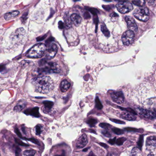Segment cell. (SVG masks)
<instances>
[{"mask_svg": "<svg viewBox=\"0 0 156 156\" xmlns=\"http://www.w3.org/2000/svg\"><path fill=\"white\" fill-rule=\"evenodd\" d=\"M32 82L35 87V91L41 94H48L54 87L53 82L49 76L36 77L33 79Z\"/></svg>", "mask_w": 156, "mask_h": 156, "instance_id": "obj_1", "label": "cell"}, {"mask_svg": "<svg viewBox=\"0 0 156 156\" xmlns=\"http://www.w3.org/2000/svg\"><path fill=\"white\" fill-rule=\"evenodd\" d=\"M46 46L44 44H38L33 46L26 53V56L30 58H41L46 51Z\"/></svg>", "mask_w": 156, "mask_h": 156, "instance_id": "obj_2", "label": "cell"}, {"mask_svg": "<svg viewBox=\"0 0 156 156\" xmlns=\"http://www.w3.org/2000/svg\"><path fill=\"white\" fill-rule=\"evenodd\" d=\"M26 31L23 28L17 29L10 35L11 41L15 45L21 44L26 37Z\"/></svg>", "mask_w": 156, "mask_h": 156, "instance_id": "obj_3", "label": "cell"}, {"mask_svg": "<svg viewBox=\"0 0 156 156\" xmlns=\"http://www.w3.org/2000/svg\"><path fill=\"white\" fill-rule=\"evenodd\" d=\"M133 15L139 20L147 22L149 18V11L146 7H140L135 9Z\"/></svg>", "mask_w": 156, "mask_h": 156, "instance_id": "obj_4", "label": "cell"}, {"mask_svg": "<svg viewBox=\"0 0 156 156\" xmlns=\"http://www.w3.org/2000/svg\"><path fill=\"white\" fill-rule=\"evenodd\" d=\"M118 11L122 14L128 13L133 10L132 4L129 2H120L116 4Z\"/></svg>", "mask_w": 156, "mask_h": 156, "instance_id": "obj_5", "label": "cell"}, {"mask_svg": "<svg viewBox=\"0 0 156 156\" xmlns=\"http://www.w3.org/2000/svg\"><path fill=\"white\" fill-rule=\"evenodd\" d=\"M41 72L45 74L51 73H58L60 72L59 66L55 63H49L46 65L42 67Z\"/></svg>", "mask_w": 156, "mask_h": 156, "instance_id": "obj_6", "label": "cell"}, {"mask_svg": "<svg viewBox=\"0 0 156 156\" xmlns=\"http://www.w3.org/2000/svg\"><path fill=\"white\" fill-rule=\"evenodd\" d=\"M135 36V33L132 31L129 30L125 32L123 34L121 38L123 44L127 46L132 44L134 41Z\"/></svg>", "mask_w": 156, "mask_h": 156, "instance_id": "obj_7", "label": "cell"}, {"mask_svg": "<svg viewBox=\"0 0 156 156\" xmlns=\"http://www.w3.org/2000/svg\"><path fill=\"white\" fill-rule=\"evenodd\" d=\"M137 112L144 117L148 119H154L156 117V112L154 110H148L142 108H136Z\"/></svg>", "mask_w": 156, "mask_h": 156, "instance_id": "obj_8", "label": "cell"}, {"mask_svg": "<svg viewBox=\"0 0 156 156\" xmlns=\"http://www.w3.org/2000/svg\"><path fill=\"white\" fill-rule=\"evenodd\" d=\"M57 45L55 44L52 43L51 46L48 48L46 51L45 54V57L46 59L48 60H51L55 56V55L57 52Z\"/></svg>", "mask_w": 156, "mask_h": 156, "instance_id": "obj_9", "label": "cell"}, {"mask_svg": "<svg viewBox=\"0 0 156 156\" xmlns=\"http://www.w3.org/2000/svg\"><path fill=\"white\" fill-rule=\"evenodd\" d=\"M112 100L118 104H122L125 101L124 94L121 92H113L111 94Z\"/></svg>", "mask_w": 156, "mask_h": 156, "instance_id": "obj_10", "label": "cell"}, {"mask_svg": "<svg viewBox=\"0 0 156 156\" xmlns=\"http://www.w3.org/2000/svg\"><path fill=\"white\" fill-rule=\"evenodd\" d=\"M125 20L126 22L127 27L129 30L136 32L137 31V26L136 24L135 21L134 19L129 16H126L125 17Z\"/></svg>", "mask_w": 156, "mask_h": 156, "instance_id": "obj_11", "label": "cell"}, {"mask_svg": "<svg viewBox=\"0 0 156 156\" xmlns=\"http://www.w3.org/2000/svg\"><path fill=\"white\" fill-rule=\"evenodd\" d=\"M87 143H88V139H87V136L86 134H83L77 140L76 143V147L78 149L83 148L86 146Z\"/></svg>", "mask_w": 156, "mask_h": 156, "instance_id": "obj_12", "label": "cell"}, {"mask_svg": "<svg viewBox=\"0 0 156 156\" xmlns=\"http://www.w3.org/2000/svg\"><path fill=\"white\" fill-rule=\"evenodd\" d=\"M146 146L147 149L151 150L156 147V137L151 136L147 139Z\"/></svg>", "mask_w": 156, "mask_h": 156, "instance_id": "obj_13", "label": "cell"}, {"mask_svg": "<svg viewBox=\"0 0 156 156\" xmlns=\"http://www.w3.org/2000/svg\"><path fill=\"white\" fill-rule=\"evenodd\" d=\"M24 113L27 115H30L35 117H39L40 113H39V108L38 107H35L33 108H30L25 110Z\"/></svg>", "mask_w": 156, "mask_h": 156, "instance_id": "obj_14", "label": "cell"}, {"mask_svg": "<svg viewBox=\"0 0 156 156\" xmlns=\"http://www.w3.org/2000/svg\"><path fill=\"white\" fill-rule=\"evenodd\" d=\"M71 21L76 26H78L82 22V19L81 16L76 13H74L71 16Z\"/></svg>", "mask_w": 156, "mask_h": 156, "instance_id": "obj_15", "label": "cell"}, {"mask_svg": "<svg viewBox=\"0 0 156 156\" xmlns=\"http://www.w3.org/2000/svg\"><path fill=\"white\" fill-rule=\"evenodd\" d=\"M120 117L129 121H133L136 119V116L135 115L128 112H123L120 115Z\"/></svg>", "mask_w": 156, "mask_h": 156, "instance_id": "obj_16", "label": "cell"}, {"mask_svg": "<svg viewBox=\"0 0 156 156\" xmlns=\"http://www.w3.org/2000/svg\"><path fill=\"white\" fill-rule=\"evenodd\" d=\"M20 14V12L18 11H12V12H8L4 15V19L6 20H9L17 17Z\"/></svg>", "mask_w": 156, "mask_h": 156, "instance_id": "obj_17", "label": "cell"}, {"mask_svg": "<svg viewBox=\"0 0 156 156\" xmlns=\"http://www.w3.org/2000/svg\"><path fill=\"white\" fill-rule=\"evenodd\" d=\"M70 83L66 80H64L62 82L60 86L61 91L62 92H66L70 87Z\"/></svg>", "mask_w": 156, "mask_h": 156, "instance_id": "obj_18", "label": "cell"}, {"mask_svg": "<svg viewBox=\"0 0 156 156\" xmlns=\"http://www.w3.org/2000/svg\"><path fill=\"white\" fill-rule=\"evenodd\" d=\"M26 102L25 101L21 100L14 107V110L16 112H20L26 107Z\"/></svg>", "mask_w": 156, "mask_h": 156, "instance_id": "obj_19", "label": "cell"}, {"mask_svg": "<svg viewBox=\"0 0 156 156\" xmlns=\"http://www.w3.org/2000/svg\"><path fill=\"white\" fill-rule=\"evenodd\" d=\"M101 31L106 37H109L110 35L109 31L108 30L105 24L104 23H102L101 26Z\"/></svg>", "mask_w": 156, "mask_h": 156, "instance_id": "obj_20", "label": "cell"}, {"mask_svg": "<svg viewBox=\"0 0 156 156\" xmlns=\"http://www.w3.org/2000/svg\"><path fill=\"white\" fill-rule=\"evenodd\" d=\"M44 105V108L47 110H50L51 109L54 105L53 102L50 101H45L43 102Z\"/></svg>", "mask_w": 156, "mask_h": 156, "instance_id": "obj_21", "label": "cell"}, {"mask_svg": "<svg viewBox=\"0 0 156 156\" xmlns=\"http://www.w3.org/2000/svg\"><path fill=\"white\" fill-rule=\"evenodd\" d=\"M36 151L34 150H26L23 152L24 156H34Z\"/></svg>", "mask_w": 156, "mask_h": 156, "instance_id": "obj_22", "label": "cell"}, {"mask_svg": "<svg viewBox=\"0 0 156 156\" xmlns=\"http://www.w3.org/2000/svg\"><path fill=\"white\" fill-rule=\"evenodd\" d=\"M98 120L95 119L91 118L89 119L87 121V123L90 126V127H94L95 125L97 124Z\"/></svg>", "mask_w": 156, "mask_h": 156, "instance_id": "obj_23", "label": "cell"}, {"mask_svg": "<svg viewBox=\"0 0 156 156\" xmlns=\"http://www.w3.org/2000/svg\"><path fill=\"white\" fill-rule=\"evenodd\" d=\"M140 150L138 148L135 147L131 151V156H140Z\"/></svg>", "mask_w": 156, "mask_h": 156, "instance_id": "obj_24", "label": "cell"}, {"mask_svg": "<svg viewBox=\"0 0 156 156\" xmlns=\"http://www.w3.org/2000/svg\"><path fill=\"white\" fill-rule=\"evenodd\" d=\"M96 107L98 109H101L103 108V105L102 103L100 102L99 98L98 97H96L95 99Z\"/></svg>", "mask_w": 156, "mask_h": 156, "instance_id": "obj_25", "label": "cell"}, {"mask_svg": "<svg viewBox=\"0 0 156 156\" xmlns=\"http://www.w3.org/2000/svg\"><path fill=\"white\" fill-rule=\"evenodd\" d=\"M132 3L136 6L142 7L145 4V2L144 1H132Z\"/></svg>", "mask_w": 156, "mask_h": 156, "instance_id": "obj_26", "label": "cell"}, {"mask_svg": "<svg viewBox=\"0 0 156 156\" xmlns=\"http://www.w3.org/2000/svg\"><path fill=\"white\" fill-rule=\"evenodd\" d=\"M112 131L114 133L117 135H122L124 133V131L120 129L117 128H113L112 129Z\"/></svg>", "mask_w": 156, "mask_h": 156, "instance_id": "obj_27", "label": "cell"}, {"mask_svg": "<svg viewBox=\"0 0 156 156\" xmlns=\"http://www.w3.org/2000/svg\"><path fill=\"white\" fill-rule=\"evenodd\" d=\"M126 139L125 137H120L116 141V144L118 146H121V145H123L124 142L126 141Z\"/></svg>", "mask_w": 156, "mask_h": 156, "instance_id": "obj_28", "label": "cell"}, {"mask_svg": "<svg viewBox=\"0 0 156 156\" xmlns=\"http://www.w3.org/2000/svg\"><path fill=\"white\" fill-rule=\"evenodd\" d=\"M15 141L17 144H18V145H20V146H24V147H29V146H30V145H28V144H26V143L23 142V141H22V140H20L19 139L17 138H15Z\"/></svg>", "mask_w": 156, "mask_h": 156, "instance_id": "obj_29", "label": "cell"}, {"mask_svg": "<svg viewBox=\"0 0 156 156\" xmlns=\"http://www.w3.org/2000/svg\"><path fill=\"white\" fill-rule=\"evenodd\" d=\"M24 140H29V141H31V142H33L34 144H36V145L40 146V144L39 143V141L35 139L34 138H23Z\"/></svg>", "mask_w": 156, "mask_h": 156, "instance_id": "obj_30", "label": "cell"}, {"mask_svg": "<svg viewBox=\"0 0 156 156\" xmlns=\"http://www.w3.org/2000/svg\"><path fill=\"white\" fill-rule=\"evenodd\" d=\"M35 131H36V135H41L42 132V126L41 125H38L36 126V129H35Z\"/></svg>", "mask_w": 156, "mask_h": 156, "instance_id": "obj_31", "label": "cell"}, {"mask_svg": "<svg viewBox=\"0 0 156 156\" xmlns=\"http://www.w3.org/2000/svg\"><path fill=\"white\" fill-rule=\"evenodd\" d=\"M22 151L20 148L19 147H16L15 148V155L16 156H22Z\"/></svg>", "mask_w": 156, "mask_h": 156, "instance_id": "obj_32", "label": "cell"}, {"mask_svg": "<svg viewBox=\"0 0 156 156\" xmlns=\"http://www.w3.org/2000/svg\"><path fill=\"white\" fill-rule=\"evenodd\" d=\"M138 146L139 147L141 148L142 147V145H143V135H141L140 136L139 139V141H138Z\"/></svg>", "mask_w": 156, "mask_h": 156, "instance_id": "obj_33", "label": "cell"}, {"mask_svg": "<svg viewBox=\"0 0 156 156\" xmlns=\"http://www.w3.org/2000/svg\"><path fill=\"white\" fill-rule=\"evenodd\" d=\"M99 126L102 128L105 129H108L109 127L111 126L109 124L105 123H100L99 124Z\"/></svg>", "mask_w": 156, "mask_h": 156, "instance_id": "obj_34", "label": "cell"}, {"mask_svg": "<svg viewBox=\"0 0 156 156\" xmlns=\"http://www.w3.org/2000/svg\"><path fill=\"white\" fill-rule=\"evenodd\" d=\"M101 132H102V134H103L104 136L107 137H111V134H110V132L108 131V130H102Z\"/></svg>", "mask_w": 156, "mask_h": 156, "instance_id": "obj_35", "label": "cell"}, {"mask_svg": "<svg viewBox=\"0 0 156 156\" xmlns=\"http://www.w3.org/2000/svg\"><path fill=\"white\" fill-rule=\"evenodd\" d=\"M71 19L69 20L68 18H66V20L65 19V22L66 26L67 27V28H70L71 26Z\"/></svg>", "mask_w": 156, "mask_h": 156, "instance_id": "obj_36", "label": "cell"}, {"mask_svg": "<svg viewBox=\"0 0 156 156\" xmlns=\"http://www.w3.org/2000/svg\"><path fill=\"white\" fill-rule=\"evenodd\" d=\"M15 133L17 134V136L23 139L24 138V137L22 135L20 131L19 130V129L18 128L16 127L15 128Z\"/></svg>", "mask_w": 156, "mask_h": 156, "instance_id": "obj_37", "label": "cell"}, {"mask_svg": "<svg viewBox=\"0 0 156 156\" xmlns=\"http://www.w3.org/2000/svg\"><path fill=\"white\" fill-rule=\"evenodd\" d=\"M110 120L112 121V122H114V123H117V124H125V123L123 121H121V120H119L117 119H110Z\"/></svg>", "mask_w": 156, "mask_h": 156, "instance_id": "obj_38", "label": "cell"}, {"mask_svg": "<svg viewBox=\"0 0 156 156\" xmlns=\"http://www.w3.org/2000/svg\"><path fill=\"white\" fill-rule=\"evenodd\" d=\"M116 138L115 137L113 139H110L108 141V143L109 144H111V145H114V144L116 143Z\"/></svg>", "mask_w": 156, "mask_h": 156, "instance_id": "obj_39", "label": "cell"}, {"mask_svg": "<svg viewBox=\"0 0 156 156\" xmlns=\"http://www.w3.org/2000/svg\"><path fill=\"white\" fill-rule=\"evenodd\" d=\"M128 131H136V132H139V129H136L132 128H126L125 129Z\"/></svg>", "mask_w": 156, "mask_h": 156, "instance_id": "obj_40", "label": "cell"}, {"mask_svg": "<svg viewBox=\"0 0 156 156\" xmlns=\"http://www.w3.org/2000/svg\"><path fill=\"white\" fill-rule=\"evenodd\" d=\"M58 25H59V28L61 29H63L64 27V23L62 21L59 22V23H58Z\"/></svg>", "mask_w": 156, "mask_h": 156, "instance_id": "obj_41", "label": "cell"}, {"mask_svg": "<svg viewBox=\"0 0 156 156\" xmlns=\"http://www.w3.org/2000/svg\"><path fill=\"white\" fill-rule=\"evenodd\" d=\"M99 144H100V146H102V147H104L105 148H107L108 147V146H107V145L105 144V143H99Z\"/></svg>", "mask_w": 156, "mask_h": 156, "instance_id": "obj_42", "label": "cell"}, {"mask_svg": "<svg viewBox=\"0 0 156 156\" xmlns=\"http://www.w3.org/2000/svg\"><path fill=\"white\" fill-rule=\"evenodd\" d=\"M55 156H66L65 151L64 150H63L62 154H60V155H55Z\"/></svg>", "mask_w": 156, "mask_h": 156, "instance_id": "obj_43", "label": "cell"}, {"mask_svg": "<svg viewBox=\"0 0 156 156\" xmlns=\"http://www.w3.org/2000/svg\"><path fill=\"white\" fill-rule=\"evenodd\" d=\"M88 156H96L94 153H93V151H91V152L89 153V155H88Z\"/></svg>", "mask_w": 156, "mask_h": 156, "instance_id": "obj_44", "label": "cell"}, {"mask_svg": "<svg viewBox=\"0 0 156 156\" xmlns=\"http://www.w3.org/2000/svg\"><path fill=\"white\" fill-rule=\"evenodd\" d=\"M22 129L23 132V133H24V134H26V132H25V129L24 127H22Z\"/></svg>", "mask_w": 156, "mask_h": 156, "instance_id": "obj_45", "label": "cell"}, {"mask_svg": "<svg viewBox=\"0 0 156 156\" xmlns=\"http://www.w3.org/2000/svg\"><path fill=\"white\" fill-rule=\"evenodd\" d=\"M89 147L88 148H86L84 149L83 150V151H85V152H86V151H87V150H88V149H89Z\"/></svg>", "mask_w": 156, "mask_h": 156, "instance_id": "obj_46", "label": "cell"}]
</instances>
